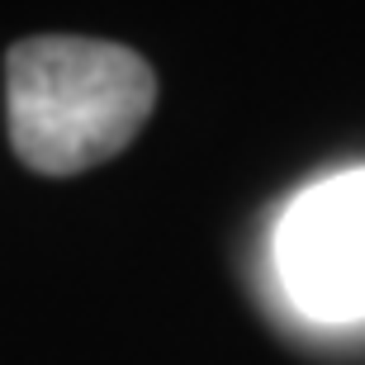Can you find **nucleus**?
<instances>
[{"label": "nucleus", "instance_id": "2", "mask_svg": "<svg viewBox=\"0 0 365 365\" xmlns=\"http://www.w3.org/2000/svg\"><path fill=\"white\" fill-rule=\"evenodd\" d=\"M275 271L318 323L365 318V166L318 180L284 209Z\"/></svg>", "mask_w": 365, "mask_h": 365}, {"label": "nucleus", "instance_id": "1", "mask_svg": "<svg viewBox=\"0 0 365 365\" xmlns=\"http://www.w3.org/2000/svg\"><path fill=\"white\" fill-rule=\"evenodd\" d=\"M5 95L19 162L43 176H76L138 138L157 105V76L123 43L38 34L10 48Z\"/></svg>", "mask_w": 365, "mask_h": 365}]
</instances>
